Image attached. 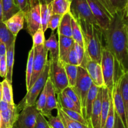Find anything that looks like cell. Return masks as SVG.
Returning a JSON list of instances; mask_svg holds the SVG:
<instances>
[{"label":"cell","instance_id":"f35d334b","mask_svg":"<svg viewBox=\"0 0 128 128\" xmlns=\"http://www.w3.org/2000/svg\"><path fill=\"white\" fill-rule=\"evenodd\" d=\"M109 1L115 12L124 11L128 3V0H109Z\"/></svg>","mask_w":128,"mask_h":128},{"label":"cell","instance_id":"3957f363","mask_svg":"<svg viewBox=\"0 0 128 128\" xmlns=\"http://www.w3.org/2000/svg\"><path fill=\"white\" fill-rule=\"evenodd\" d=\"M100 64L105 86L112 92L114 84L120 80L124 72L114 55L104 46L102 48Z\"/></svg>","mask_w":128,"mask_h":128},{"label":"cell","instance_id":"7a4b0ae2","mask_svg":"<svg viewBox=\"0 0 128 128\" xmlns=\"http://www.w3.org/2000/svg\"><path fill=\"white\" fill-rule=\"evenodd\" d=\"M80 25L83 36L84 49L90 60L100 64L102 56V31L99 26L84 21H77Z\"/></svg>","mask_w":128,"mask_h":128},{"label":"cell","instance_id":"603a6c76","mask_svg":"<svg viewBox=\"0 0 128 128\" xmlns=\"http://www.w3.org/2000/svg\"><path fill=\"white\" fill-rule=\"evenodd\" d=\"M14 48L15 42H14L10 47L7 49L6 55L7 74L5 80H7L11 84H12V71H13V65L14 61Z\"/></svg>","mask_w":128,"mask_h":128},{"label":"cell","instance_id":"4316f807","mask_svg":"<svg viewBox=\"0 0 128 128\" xmlns=\"http://www.w3.org/2000/svg\"><path fill=\"white\" fill-rule=\"evenodd\" d=\"M16 36H14L12 32L6 27L3 21L0 22V41L6 45V48L11 46L16 41Z\"/></svg>","mask_w":128,"mask_h":128},{"label":"cell","instance_id":"d4e9b609","mask_svg":"<svg viewBox=\"0 0 128 128\" xmlns=\"http://www.w3.org/2000/svg\"><path fill=\"white\" fill-rule=\"evenodd\" d=\"M2 21H5L18 13L20 10L16 6L14 0H2Z\"/></svg>","mask_w":128,"mask_h":128},{"label":"cell","instance_id":"816d5d0a","mask_svg":"<svg viewBox=\"0 0 128 128\" xmlns=\"http://www.w3.org/2000/svg\"><path fill=\"white\" fill-rule=\"evenodd\" d=\"M124 16H125V18L128 20V3L124 10Z\"/></svg>","mask_w":128,"mask_h":128},{"label":"cell","instance_id":"e0dca14e","mask_svg":"<svg viewBox=\"0 0 128 128\" xmlns=\"http://www.w3.org/2000/svg\"><path fill=\"white\" fill-rule=\"evenodd\" d=\"M24 21L25 12L24 11H20L3 22H4L8 30L12 32V34L16 36L18 32L23 28Z\"/></svg>","mask_w":128,"mask_h":128},{"label":"cell","instance_id":"94428289","mask_svg":"<svg viewBox=\"0 0 128 128\" xmlns=\"http://www.w3.org/2000/svg\"></svg>","mask_w":128,"mask_h":128},{"label":"cell","instance_id":"e575fe53","mask_svg":"<svg viewBox=\"0 0 128 128\" xmlns=\"http://www.w3.org/2000/svg\"><path fill=\"white\" fill-rule=\"evenodd\" d=\"M60 108H61V110H62V111H63L64 112H65V113L67 114V116H68L71 119L77 121V122H80V123L82 124L90 126V127H91V126L90 125L89 122L86 121V119L84 118V117L82 114H81L79 113V112H76V111H72V110L62 108L61 107Z\"/></svg>","mask_w":128,"mask_h":128},{"label":"cell","instance_id":"681fc988","mask_svg":"<svg viewBox=\"0 0 128 128\" xmlns=\"http://www.w3.org/2000/svg\"><path fill=\"white\" fill-rule=\"evenodd\" d=\"M6 51H7V48L6 47V45L3 42L0 41V61L4 57H6Z\"/></svg>","mask_w":128,"mask_h":128},{"label":"cell","instance_id":"74e56055","mask_svg":"<svg viewBox=\"0 0 128 128\" xmlns=\"http://www.w3.org/2000/svg\"><path fill=\"white\" fill-rule=\"evenodd\" d=\"M46 95H47V92H46V85L44 86L43 90H42L39 96V99L36 101L35 106H36V109L40 111V112L44 110L46 105Z\"/></svg>","mask_w":128,"mask_h":128},{"label":"cell","instance_id":"d6a6232c","mask_svg":"<svg viewBox=\"0 0 128 128\" xmlns=\"http://www.w3.org/2000/svg\"><path fill=\"white\" fill-rule=\"evenodd\" d=\"M34 46L31 48L28 54V57L27 65H26V86L27 91L29 90L30 88V82H31V76H32V70H33V60H34Z\"/></svg>","mask_w":128,"mask_h":128},{"label":"cell","instance_id":"44dd1931","mask_svg":"<svg viewBox=\"0 0 128 128\" xmlns=\"http://www.w3.org/2000/svg\"><path fill=\"white\" fill-rule=\"evenodd\" d=\"M44 46L48 52H50V60L59 59L58 41L56 40V34L54 31L51 32L49 38L45 41Z\"/></svg>","mask_w":128,"mask_h":128},{"label":"cell","instance_id":"2e32d148","mask_svg":"<svg viewBox=\"0 0 128 128\" xmlns=\"http://www.w3.org/2000/svg\"><path fill=\"white\" fill-rule=\"evenodd\" d=\"M59 59L62 63H66L69 53L73 48L74 41L72 38L58 35Z\"/></svg>","mask_w":128,"mask_h":128},{"label":"cell","instance_id":"bcb514c9","mask_svg":"<svg viewBox=\"0 0 128 128\" xmlns=\"http://www.w3.org/2000/svg\"><path fill=\"white\" fill-rule=\"evenodd\" d=\"M7 74V66H6V57H4L0 61V77L6 78Z\"/></svg>","mask_w":128,"mask_h":128},{"label":"cell","instance_id":"7dc6e473","mask_svg":"<svg viewBox=\"0 0 128 128\" xmlns=\"http://www.w3.org/2000/svg\"><path fill=\"white\" fill-rule=\"evenodd\" d=\"M112 128H126L125 126L124 125L122 120L120 118V116H118L117 113L115 111V121L114 126Z\"/></svg>","mask_w":128,"mask_h":128},{"label":"cell","instance_id":"30bf717a","mask_svg":"<svg viewBox=\"0 0 128 128\" xmlns=\"http://www.w3.org/2000/svg\"><path fill=\"white\" fill-rule=\"evenodd\" d=\"M34 52L33 70H32V76H31L29 90L43 72L48 61V51L46 50L44 45L34 47Z\"/></svg>","mask_w":128,"mask_h":128},{"label":"cell","instance_id":"ab89813d","mask_svg":"<svg viewBox=\"0 0 128 128\" xmlns=\"http://www.w3.org/2000/svg\"><path fill=\"white\" fill-rule=\"evenodd\" d=\"M47 122L50 128H65L61 118L58 114L56 116L51 115L48 118Z\"/></svg>","mask_w":128,"mask_h":128},{"label":"cell","instance_id":"1f68e13d","mask_svg":"<svg viewBox=\"0 0 128 128\" xmlns=\"http://www.w3.org/2000/svg\"><path fill=\"white\" fill-rule=\"evenodd\" d=\"M71 26H72V36L71 38L74 40V42L84 48L83 36H82V32L80 25L72 17V20H71Z\"/></svg>","mask_w":128,"mask_h":128},{"label":"cell","instance_id":"b9f144b4","mask_svg":"<svg viewBox=\"0 0 128 128\" xmlns=\"http://www.w3.org/2000/svg\"><path fill=\"white\" fill-rule=\"evenodd\" d=\"M62 92H63L68 97L70 98L74 102H75L76 105H78L79 107H80L81 108V105L80 100H79L77 94H76V92H74V91L73 89H72V88H70L68 86V87L66 88Z\"/></svg>","mask_w":128,"mask_h":128},{"label":"cell","instance_id":"c3c4849f","mask_svg":"<svg viewBox=\"0 0 128 128\" xmlns=\"http://www.w3.org/2000/svg\"><path fill=\"white\" fill-rule=\"evenodd\" d=\"M14 105L15 104H10V103L3 101V100H1L0 101V112L6 111Z\"/></svg>","mask_w":128,"mask_h":128},{"label":"cell","instance_id":"9c48e42d","mask_svg":"<svg viewBox=\"0 0 128 128\" xmlns=\"http://www.w3.org/2000/svg\"><path fill=\"white\" fill-rule=\"evenodd\" d=\"M28 10L25 12L27 29L31 36L41 28V3L39 0H29Z\"/></svg>","mask_w":128,"mask_h":128},{"label":"cell","instance_id":"4fadbf2b","mask_svg":"<svg viewBox=\"0 0 128 128\" xmlns=\"http://www.w3.org/2000/svg\"><path fill=\"white\" fill-rule=\"evenodd\" d=\"M46 102L44 110L41 112V113L45 118H48L52 115L51 112L52 110H57L58 108V102L57 98L56 97V92L53 86L51 83L50 80L48 79L46 82Z\"/></svg>","mask_w":128,"mask_h":128},{"label":"cell","instance_id":"6da1fadb","mask_svg":"<svg viewBox=\"0 0 128 128\" xmlns=\"http://www.w3.org/2000/svg\"><path fill=\"white\" fill-rule=\"evenodd\" d=\"M124 11L114 14L109 28L102 30L105 47L114 55L124 73L128 72V36Z\"/></svg>","mask_w":128,"mask_h":128},{"label":"cell","instance_id":"f6af8a7d","mask_svg":"<svg viewBox=\"0 0 128 128\" xmlns=\"http://www.w3.org/2000/svg\"><path fill=\"white\" fill-rule=\"evenodd\" d=\"M14 2L16 6L19 8L20 11L26 12L28 10V0H14Z\"/></svg>","mask_w":128,"mask_h":128},{"label":"cell","instance_id":"f546056e","mask_svg":"<svg viewBox=\"0 0 128 128\" xmlns=\"http://www.w3.org/2000/svg\"><path fill=\"white\" fill-rule=\"evenodd\" d=\"M52 14V3H41V28L44 32L48 29V24Z\"/></svg>","mask_w":128,"mask_h":128},{"label":"cell","instance_id":"ee69618b","mask_svg":"<svg viewBox=\"0 0 128 128\" xmlns=\"http://www.w3.org/2000/svg\"><path fill=\"white\" fill-rule=\"evenodd\" d=\"M34 128H50L46 118L41 113L38 114L36 119V124Z\"/></svg>","mask_w":128,"mask_h":128},{"label":"cell","instance_id":"836d02e7","mask_svg":"<svg viewBox=\"0 0 128 128\" xmlns=\"http://www.w3.org/2000/svg\"><path fill=\"white\" fill-rule=\"evenodd\" d=\"M1 83L2 89V100L8 102L10 104H14L12 95V84L10 83L5 79L1 82Z\"/></svg>","mask_w":128,"mask_h":128},{"label":"cell","instance_id":"9a60e30c","mask_svg":"<svg viewBox=\"0 0 128 128\" xmlns=\"http://www.w3.org/2000/svg\"><path fill=\"white\" fill-rule=\"evenodd\" d=\"M102 88H100L97 97L93 103L91 111L90 124L92 128H100L101 127V103H102Z\"/></svg>","mask_w":128,"mask_h":128},{"label":"cell","instance_id":"8992f818","mask_svg":"<svg viewBox=\"0 0 128 128\" xmlns=\"http://www.w3.org/2000/svg\"><path fill=\"white\" fill-rule=\"evenodd\" d=\"M49 77V61L45 67L44 70L40 77L36 80L34 83L27 91L26 96L16 106L19 111H21L25 107L35 105L36 100L40 96L42 90L46 86V82Z\"/></svg>","mask_w":128,"mask_h":128},{"label":"cell","instance_id":"8d00e7d4","mask_svg":"<svg viewBox=\"0 0 128 128\" xmlns=\"http://www.w3.org/2000/svg\"><path fill=\"white\" fill-rule=\"evenodd\" d=\"M32 46L34 47L36 46H40L44 45L45 42V36H44V32L42 31L41 28H40L36 32H34L33 35L32 36Z\"/></svg>","mask_w":128,"mask_h":128},{"label":"cell","instance_id":"7402d4cb","mask_svg":"<svg viewBox=\"0 0 128 128\" xmlns=\"http://www.w3.org/2000/svg\"><path fill=\"white\" fill-rule=\"evenodd\" d=\"M71 20H72V16L70 12L62 16L60 25L57 29L58 35L71 38L72 36Z\"/></svg>","mask_w":128,"mask_h":128},{"label":"cell","instance_id":"d6986e66","mask_svg":"<svg viewBox=\"0 0 128 128\" xmlns=\"http://www.w3.org/2000/svg\"><path fill=\"white\" fill-rule=\"evenodd\" d=\"M100 89V88H98L96 85L92 84L88 93L87 96H86L84 109L83 111V116L86 119V121L89 122V124H90V117H91V111H92L93 103L96 100V97H97Z\"/></svg>","mask_w":128,"mask_h":128},{"label":"cell","instance_id":"5bb4252c","mask_svg":"<svg viewBox=\"0 0 128 128\" xmlns=\"http://www.w3.org/2000/svg\"><path fill=\"white\" fill-rule=\"evenodd\" d=\"M85 70L87 71L88 73L90 75L94 84L100 88L106 87L101 64L100 63L90 60L86 64Z\"/></svg>","mask_w":128,"mask_h":128},{"label":"cell","instance_id":"f5cc1de1","mask_svg":"<svg viewBox=\"0 0 128 128\" xmlns=\"http://www.w3.org/2000/svg\"><path fill=\"white\" fill-rule=\"evenodd\" d=\"M40 2V3H46V4H49L52 2V1L53 0H39Z\"/></svg>","mask_w":128,"mask_h":128},{"label":"cell","instance_id":"83f0119b","mask_svg":"<svg viewBox=\"0 0 128 128\" xmlns=\"http://www.w3.org/2000/svg\"><path fill=\"white\" fill-rule=\"evenodd\" d=\"M57 114L61 118L65 128H92L90 126L84 125L70 118L65 112L62 111L59 104L58 108L57 109Z\"/></svg>","mask_w":128,"mask_h":128},{"label":"cell","instance_id":"ba28073f","mask_svg":"<svg viewBox=\"0 0 128 128\" xmlns=\"http://www.w3.org/2000/svg\"><path fill=\"white\" fill-rule=\"evenodd\" d=\"M93 82L87 71L85 69L79 66L77 81L74 87L72 88V89L77 94L81 102L82 114L84 109L86 96Z\"/></svg>","mask_w":128,"mask_h":128},{"label":"cell","instance_id":"680465c9","mask_svg":"<svg viewBox=\"0 0 128 128\" xmlns=\"http://www.w3.org/2000/svg\"><path fill=\"white\" fill-rule=\"evenodd\" d=\"M69 1H72V0H69Z\"/></svg>","mask_w":128,"mask_h":128},{"label":"cell","instance_id":"cb8c5ba5","mask_svg":"<svg viewBox=\"0 0 128 128\" xmlns=\"http://www.w3.org/2000/svg\"><path fill=\"white\" fill-rule=\"evenodd\" d=\"M58 102L60 107L67 110H72L82 114V109L76 104L70 98L68 97L63 92L58 94ZM83 115V114H82Z\"/></svg>","mask_w":128,"mask_h":128},{"label":"cell","instance_id":"ac0fdd59","mask_svg":"<svg viewBox=\"0 0 128 128\" xmlns=\"http://www.w3.org/2000/svg\"><path fill=\"white\" fill-rule=\"evenodd\" d=\"M19 111L16 106H13L6 111L1 112V128H13L17 121Z\"/></svg>","mask_w":128,"mask_h":128},{"label":"cell","instance_id":"db71d44e","mask_svg":"<svg viewBox=\"0 0 128 128\" xmlns=\"http://www.w3.org/2000/svg\"><path fill=\"white\" fill-rule=\"evenodd\" d=\"M2 83H1V82H0V101L2 100Z\"/></svg>","mask_w":128,"mask_h":128},{"label":"cell","instance_id":"f907efd6","mask_svg":"<svg viewBox=\"0 0 128 128\" xmlns=\"http://www.w3.org/2000/svg\"><path fill=\"white\" fill-rule=\"evenodd\" d=\"M2 21V0H0V22Z\"/></svg>","mask_w":128,"mask_h":128},{"label":"cell","instance_id":"91938a15","mask_svg":"<svg viewBox=\"0 0 128 128\" xmlns=\"http://www.w3.org/2000/svg\"><path fill=\"white\" fill-rule=\"evenodd\" d=\"M28 1H29V0H28ZM28 3H29V2H28Z\"/></svg>","mask_w":128,"mask_h":128},{"label":"cell","instance_id":"277c9868","mask_svg":"<svg viewBox=\"0 0 128 128\" xmlns=\"http://www.w3.org/2000/svg\"><path fill=\"white\" fill-rule=\"evenodd\" d=\"M87 1L99 26L102 30H108L116 12L104 0H87Z\"/></svg>","mask_w":128,"mask_h":128},{"label":"cell","instance_id":"484cf974","mask_svg":"<svg viewBox=\"0 0 128 128\" xmlns=\"http://www.w3.org/2000/svg\"><path fill=\"white\" fill-rule=\"evenodd\" d=\"M120 89L126 111L128 128V72L124 73L120 81Z\"/></svg>","mask_w":128,"mask_h":128},{"label":"cell","instance_id":"6f0895ef","mask_svg":"<svg viewBox=\"0 0 128 128\" xmlns=\"http://www.w3.org/2000/svg\"><path fill=\"white\" fill-rule=\"evenodd\" d=\"M1 112H0V128H1Z\"/></svg>","mask_w":128,"mask_h":128},{"label":"cell","instance_id":"f1b7e54d","mask_svg":"<svg viewBox=\"0 0 128 128\" xmlns=\"http://www.w3.org/2000/svg\"><path fill=\"white\" fill-rule=\"evenodd\" d=\"M51 3L52 12L53 14L63 16L70 12L71 1L69 0H53Z\"/></svg>","mask_w":128,"mask_h":128},{"label":"cell","instance_id":"11a10c76","mask_svg":"<svg viewBox=\"0 0 128 128\" xmlns=\"http://www.w3.org/2000/svg\"><path fill=\"white\" fill-rule=\"evenodd\" d=\"M104 1H105V2H106V3H107V4H108V5H109V6H110V7H111V8H112V7H111V4H110V1H109V0H104ZM112 10H113V9H112Z\"/></svg>","mask_w":128,"mask_h":128},{"label":"cell","instance_id":"7c38bea8","mask_svg":"<svg viewBox=\"0 0 128 128\" xmlns=\"http://www.w3.org/2000/svg\"><path fill=\"white\" fill-rule=\"evenodd\" d=\"M120 80H119L114 83L113 90L111 92V94H112V100H113L115 111L118 114L120 118L121 119L125 127L126 128H128V122L124 105L123 101H122V97H121V92H120Z\"/></svg>","mask_w":128,"mask_h":128},{"label":"cell","instance_id":"7bdbcfd3","mask_svg":"<svg viewBox=\"0 0 128 128\" xmlns=\"http://www.w3.org/2000/svg\"><path fill=\"white\" fill-rule=\"evenodd\" d=\"M66 63L69 64L71 65H74V66H79V61L78 58L77 54H76V51H75L74 48V46L71 50L70 51V53H69L68 57L67 59V62Z\"/></svg>","mask_w":128,"mask_h":128},{"label":"cell","instance_id":"5b68a950","mask_svg":"<svg viewBox=\"0 0 128 128\" xmlns=\"http://www.w3.org/2000/svg\"><path fill=\"white\" fill-rule=\"evenodd\" d=\"M49 79L56 94L62 92L69 86L63 63L58 60H49Z\"/></svg>","mask_w":128,"mask_h":128},{"label":"cell","instance_id":"d590c367","mask_svg":"<svg viewBox=\"0 0 128 128\" xmlns=\"http://www.w3.org/2000/svg\"><path fill=\"white\" fill-rule=\"evenodd\" d=\"M115 121V109L114 106L113 100H112V94H111V100H110V107L109 110L108 115L106 118L105 126L104 128H112L114 126Z\"/></svg>","mask_w":128,"mask_h":128},{"label":"cell","instance_id":"ffe728a7","mask_svg":"<svg viewBox=\"0 0 128 128\" xmlns=\"http://www.w3.org/2000/svg\"><path fill=\"white\" fill-rule=\"evenodd\" d=\"M111 94V92L107 88H102L101 113V127H100V128H104L105 122H106V118L108 117L109 110H110Z\"/></svg>","mask_w":128,"mask_h":128},{"label":"cell","instance_id":"8fae6325","mask_svg":"<svg viewBox=\"0 0 128 128\" xmlns=\"http://www.w3.org/2000/svg\"><path fill=\"white\" fill-rule=\"evenodd\" d=\"M40 111L36 106L25 107L18 114L15 125L17 128H34Z\"/></svg>","mask_w":128,"mask_h":128},{"label":"cell","instance_id":"60d3db41","mask_svg":"<svg viewBox=\"0 0 128 128\" xmlns=\"http://www.w3.org/2000/svg\"><path fill=\"white\" fill-rule=\"evenodd\" d=\"M62 16L60 14H53L51 15L50 20L48 24V28H50L51 31H54V30H57L61 22V18Z\"/></svg>","mask_w":128,"mask_h":128},{"label":"cell","instance_id":"52a82bcc","mask_svg":"<svg viewBox=\"0 0 128 128\" xmlns=\"http://www.w3.org/2000/svg\"><path fill=\"white\" fill-rule=\"evenodd\" d=\"M70 12L76 21H84L99 26L90 9L87 0H72Z\"/></svg>","mask_w":128,"mask_h":128},{"label":"cell","instance_id":"4dcf8cb0","mask_svg":"<svg viewBox=\"0 0 128 128\" xmlns=\"http://www.w3.org/2000/svg\"><path fill=\"white\" fill-rule=\"evenodd\" d=\"M63 65L67 76L69 87L72 88L74 87L77 81L79 66L69 64L67 63H63Z\"/></svg>","mask_w":128,"mask_h":128},{"label":"cell","instance_id":"9f6ffc18","mask_svg":"<svg viewBox=\"0 0 128 128\" xmlns=\"http://www.w3.org/2000/svg\"><path fill=\"white\" fill-rule=\"evenodd\" d=\"M126 31H127V34L128 36V20L126 21Z\"/></svg>","mask_w":128,"mask_h":128}]
</instances>
